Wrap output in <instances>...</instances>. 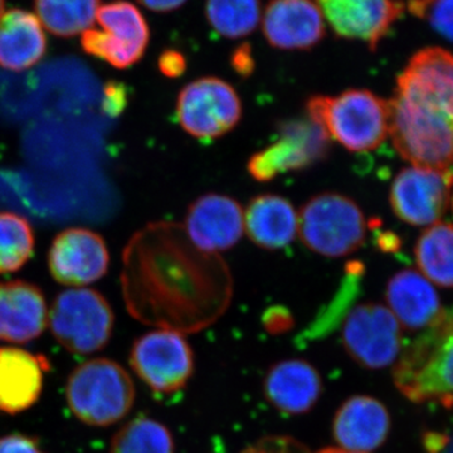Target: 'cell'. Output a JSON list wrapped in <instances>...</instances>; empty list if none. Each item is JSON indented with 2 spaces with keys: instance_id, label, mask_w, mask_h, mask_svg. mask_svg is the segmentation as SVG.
Returning a JSON list of instances; mask_svg holds the SVG:
<instances>
[{
  "instance_id": "41",
  "label": "cell",
  "mask_w": 453,
  "mask_h": 453,
  "mask_svg": "<svg viewBox=\"0 0 453 453\" xmlns=\"http://www.w3.org/2000/svg\"><path fill=\"white\" fill-rule=\"evenodd\" d=\"M4 0H0V17H2V14L4 13Z\"/></svg>"
},
{
  "instance_id": "13",
  "label": "cell",
  "mask_w": 453,
  "mask_h": 453,
  "mask_svg": "<svg viewBox=\"0 0 453 453\" xmlns=\"http://www.w3.org/2000/svg\"><path fill=\"white\" fill-rule=\"evenodd\" d=\"M453 169L408 166L390 188V207L399 219L411 226H429L440 222L449 210Z\"/></svg>"
},
{
  "instance_id": "5",
  "label": "cell",
  "mask_w": 453,
  "mask_h": 453,
  "mask_svg": "<svg viewBox=\"0 0 453 453\" xmlns=\"http://www.w3.org/2000/svg\"><path fill=\"white\" fill-rule=\"evenodd\" d=\"M136 390L129 372L106 357L77 366L65 386L71 412L94 427H109L129 414Z\"/></svg>"
},
{
  "instance_id": "27",
  "label": "cell",
  "mask_w": 453,
  "mask_h": 453,
  "mask_svg": "<svg viewBox=\"0 0 453 453\" xmlns=\"http://www.w3.org/2000/svg\"><path fill=\"white\" fill-rule=\"evenodd\" d=\"M205 17L211 28L229 40L247 37L261 20L259 0H207Z\"/></svg>"
},
{
  "instance_id": "14",
  "label": "cell",
  "mask_w": 453,
  "mask_h": 453,
  "mask_svg": "<svg viewBox=\"0 0 453 453\" xmlns=\"http://www.w3.org/2000/svg\"><path fill=\"white\" fill-rule=\"evenodd\" d=\"M109 265L105 241L89 229H65L50 244V273L61 285L81 288L96 282L106 275Z\"/></svg>"
},
{
  "instance_id": "28",
  "label": "cell",
  "mask_w": 453,
  "mask_h": 453,
  "mask_svg": "<svg viewBox=\"0 0 453 453\" xmlns=\"http://www.w3.org/2000/svg\"><path fill=\"white\" fill-rule=\"evenodd\" d=\"M110 453H175L172 432L148 417L127 422L113 436Z\"/></svg>"
},
{
  "instance_id": "37",
  "label": "cell",
  "mask_w": 453,
  "mask_h": 453,
  "mask_svg": "<svg viewBox=\"0 0 453 453\" xmlns=\"http://www.w3.org/2000/svg\"><path fill=\"white\" fill-rule=\"evenodd\" d=\"M138 2L157 13H170L183 7L188 0H138Z\"/></svg>"
},
{
  "instance_id": "11",
  "label": "cell",
  "mask_w": 453,
  "mask_h": 453,
  "mask_svg": "<svg viewBox=\"0 0 453 453\" xmlns=\"http://www.w3.org/2000/svg\"><path fill=\"white\" fill-rule=\"evenodd\" d=\"M130 365L153 392L172 395L192 378L195 354L183 334L159 329L135 340Z\"/></svg>"
},
{
  "instance_id": "34",
  "label": "cell",
  "mask_w": 453,
  "mask_h": 453,
  "mask_svg": "<svg viewBox=\"0 0 453 453\" xmlns=\"http://www.w3.org/2000/svg\"><path fill=\"white\" fill-rule=\"evenodd\" d=\"M159 70L164 76L169 77V79L180 77L187 70L186 57L178 50H165L159 57Z\"/></svg>"
},
{
  "instance_id": "33",
  "label": "cell",
  "mask_w": 453,
  "mask_h": 453,
  "mask_svg": "<svg viewBox=\"0 0 453 453\" xmlns=\"http://www.w3.org/2000/svg\"><path fill=\"white\" fill-rule=\"evenodd\" d=\"M127 100H129V91L124 83L115 81L107 83L104 109L109 115H120L122 110L127 105Z\"/></svg>"
},
{
  "instance_id": "21",
  "label": "cell",
  "mask_w": 453,
  "mask_h": 453,
  "mask_svg": "<svg viewBox=\"0 0 453 453\" xmlns=\"http://www.w3.org/2000/svg\"><path fill=\"white\" fill-rule=\"evenodd\" d=\"M50 362L19 348H0V411L17 414L40 399Z\"/></svg>"
},
{
  "instance_id": "2",
  "label": "cell",
  "mask_w": 453,
  "mask_h": 453,
  "mask_svg": "<svg viewBox=\"0 0 453 453\" xmlns=\"http://www.w3.org/2000/svg\"><path fill=\"white\" fill-rule=\"evenodd\" d=\"M389 135L414 166L453 169V55L440 47L414 53L388 101Z\"/></svg>"
},
{
  "instance_id": "8",
  "label": "cell",
  "mask_w": 453,
  "mask_h": 453,
  "mask_svg": "<svg viewBox=\"0 0 453 453\" xmlns=\"http://www.w3.org/2000/svg\"><path fill=\"white\" fill-rule=\"evenodd\" d=\"M98 28L82 33L81 46L88 55L125 70L138 64L150 41L144 16L125 0L109 3L97 12Z\"/></svg>"
},
{
  "instance_id": "31",
  "label": "cell",
  "mask_w": 453,
  "mask_h": 453,
  "mask_svg": "<svg viewBox=\"0 0 453 453\" xmlns=\"http://www.w3.org/2000/svg\"><path fill=\"white\" fill-rule=\"evenodd\" d=\"M242 453H303V447L291 438L268 437L256 445L250 446Z\"/></svg>"
},
{
  "instance_id": "26",
  "label": "cell",
  "mask_w": 453,
  "mask_h": 453,
  "mask_svg": "<svg viewBox=\"0 0 453 453\" xmlns=\"http://www.w3.org/2000/svg\"><path fill=\"white\" fill-rule=\"evenodd\" d=\"M101 0H35L41 25L57 35L70 38L82 35L96 22Z\"/></svg>"
},
{
  "instance_id": "20",
  "label": "cell",
  "mask_w": 453,
  "mask_h": 453,
  "mask_svg": "<svg viewBox=\"0 0 453 453\" xmlns=\"http://www.w3.org/2000/svg\"><path fill=\"white\" fill-rule=\"evenodd\" d=\"M47 301L33 283L0 282V340L25 344L46 329Z\"/></svg>"
},
{
  "instance_id": "16",
  "label": "cell",
  "mask_w": 453,
  "mask_h": 453,
  "mask_svg": "<svg viewBox=\"0 0 453 453\" xmlns=\"http://www.w3.org/2000/svg\"><path fill=\"white\" fill-rule=\"evenodd\" d=\"M183 228L196 247L219 255L242 237L244 211L231 196L208 193L189 205Z\"/></svg>"
},
{
  "instance_id": "12",
  "label": "cell",
  "mask_w": 453,
  "mask_h": 453,
  "mask_svg": "<svg viewBox=\"0 0 453 453\" xmlns=\"http://www.w3.org/2000/svg\"><path fill=\"white\" fill-rule=\"evenodd\" d=\"M349 357L366 369L395 365L403 350L401 325L386 306L363 303L351 310L342 329Z\"/></svg>"
},
{
  "instance_id": "40",
  "label": "cell",
  "mask_w": 453,
  "mask_h": 453,
  "mask_svg": "<svg viewBox=\"0 0 453 453\" xmlns=\"http://www.w3.org/2000/svg\"><path fill=\"white\" fill-rule=\"evenodd\" d=\"M315 453H357L347 451V449H340V447H326V449H320Z\"/></svg>"
},
{
  "instance_id": "24",
  "label": "cell",
  "mask_w": 453,
  "mask_h": 453,
  "mask_svg": "<svg viewBox=\"0 0 453 453\" xmlns=\"http://www.w3.org/2000/svg\"><path fill=\"white\" fill-rule=\"evenodd\" d=\"M47 52L43 26L35 14L12 9L0 17V67L22 73L38 64Z\"/></svg>"
},
{
  "instance_id": "30",
  "label": "cell",
  "mask_w": 453,
  "mask_h": 453,
  "mask_svg": "<svg viewBox=\"0 0 453 453\" xmlns=\"http://www.w3.org/2000/svg\"><path fill=\"white\" fill-rule=\"evenodd\" d=\"M408 9L427 20L438 35L453 42V0H408Z\"/></svg>"
},
{
  "instance_id": "25",
  "label": "cell",
  "mask_w": 453,
  "mask_h": 453,
  "mask_svg": "<svg viewBox=\"0 0 453 453\" xmlns=\"http://www.w3.org/2000/svg\"><path fill=\"white\" fill-rule=\"evenodd\" d=\"M417 266L421 275L441 288H453V225L429 226L417 241Z\"/></svg>"
},
{
  "instance_id": "19",
  "label": "cell",
  "mask_w": 453,
  "mask_h": 453,
  "mask_svg": "<svg viewBox=\"0 0 453 453\" xmlns=\"http://www.w3.org/2000/svg\"><path fill=\"white\" fill-rule=\"evenodd\" d=\"M264 393L279 412L300 416L309 413L318 403L323 393V380L306 360H282L268 369Z\"/></svg>"
},
{
  "instance_id": "9",
  "label": "cell",
  "mask_w": 453,
  "mask_h": 453,
  "mask_svg": "<svg viewBox=\"0 0 453 453\" xmlns=\"http://www.w3.org/2000/svg\"><path fill=\"white\" fill-rule=\"evenodd\" d=\"M179 124L196 139H216L237 127L242 103L234 86L219 77L188 83L177 100Z\"/></svg>"
},
{
  "instance_id": "4",
  "label": "cell",
  "mask_w": 453,
  "mask_h": 453,
  "mask_svg": "<svg viewBox=\"0 0 453 453\" xmlns=\"http://www.w3.org/2000/svg\"><path fill=\"white\" fill-rule=\"evenodd\" d=\"M306 112L330 140L351 153L375 150L389 135L388 101L369 89L351 88L338 96H312Z\"/></svg>"
},
{
  "instance_id": "39",
  "label": "cell",
  "mask_w": 453,
  "mask_h": 453,
  "mask_svg": "<svg viewBox=\"0 0 453 453\" xmlns=\"http://www.w3.org/2000/svg\"><path fill=\"white\" fill-rule=\"evenodd\" d=\"M378 244H380L381 251L395 252L401 247V241L393 234H381L378 238Z\"/></svg>"
},
{
  "instance_id": "1",
  "label": "cell",
  "mask_w": 453,
  "mask_h": 453,
  "mask_svg": "<svg viewBox=\"0 0 453 453\" xmlns=\"http://www.w3.org/2000/svg\"><path fill=\"white\" fill-rule=\"evenodd\" d=\"M122 288L130 314L142 323L198 333L228 310L234 280L219 255L196 247L183 226L162 222L130 241Z\"/></svg>"
},
{
  "instance_id": "23",
  "label": "cell",
  "mask_w": 453,
  "mask_h": 453,
  "mask_svg": "<svg viewBox=\"0 0 453 453\" xmlns=\"http://www.w3.org/2000/svg\"><path fill=\"white\" fill-rule=\"evenodd\" d=\"M244 231L261 249H285L299 234V214L283 196L261 195L244 211Z\"/></svg>"
},
{
  "instance_id": "3",
  "label": "cell",
  "mask_w": 453,
  "mask_h": 453,
  "mask_svg": "<svg viewBox=\"0 0 453 453\" xmlns=\"http://www.w3.org/2000/svg\"><path fill=\"white\" fill-rule=\"evenodd\" d=\"M393 368L399 392L414 402L453 403V308L402 350Z\"/></svg>"
},
{
  "instance_id": "29",
  "label": "cell",
  "mask_w": 453,
  "mask_h": 453,
  "mask_svg": "<svg viewBox=\"0 0 453 453\" xmlns=\"http://www.w3.org/2000/svg\"><path fill=\"white\" fill-rule=\"evenodd\" d=\"M35 232L25 217L0 211V275L25 266L35 252Z\"/></svg>"
},
{
  "instance_id": "6",
  "label": "cell",
  "mask_w": 453,
  "mask_h": 453,
  "mask_svg": "<svg viewBox=\"0 0 453 453\" xmlns=\"http://www.w3.org/2000/svg\"><path fill=\"white\" fill-rule=\"evenodd\" d=\"M301 240L325 257H344L365 243L368 223L353 199L326 192L312 196L299 216Z\"/></svg>"
},
{
  "instance_id": "17",
  "label": "cell",
  "mask_w": 453,
  "mask_h": 453,
  "mask_svg": "<svg viewBox=\"0 0 453 453\" xmlns=\"http://www.w3.org/2000/svg\"><path fill=\"white\" fill-rule=\"evenodd\" d=\"M262 31L268 44L281 50H311L326 35L314 0H273L262 18Z\"/></svg>"
},
{
  "instance_id": "18",
  "label": "cell",
  "mask_w": 453,
  "mask_h": 453,
  "mask_svg": "<svg viewBox=\"0 0 453 453\" xmlns=\"http://www.w3.org/2000/svg\"><path fill=\"white\" fill-rule=\"evenodd\" d=\"M390 432V416L386 405L369 395L347 399L333 421V436L340 449L369 453L380 449Z\"/></svg>"
},
{
  "instance_id": "22",
  "label": "cell",
  "mask_w": 453,
  "mask_h": 453,
  "mask_svg": "<svg viewBox=\"0 0 453 453\" xmlns=\"http://www.w3.org/2000/svg\"><path fill=\"white\" fill-rule=\"evenodd\" d=\"M389 311L405 330L425 332L443 314L434 285L413 270L399 271L386 288Z\"/></svg>"
},
{
  "instance_id": "32",
  "label": "cell",
  "mask_w": 453,
  "mask_h": 453,
  "mask_svg": "<svg viewBox=\"0 0 453 453\" xmlns=\"http://www.w3.org/2000/svg\"><path fill=\"white\" fill-rule=\"evenodd\" d=\"M0 453H44L37 440L22 434L0 438Z\"/></svg>"
},
{
  "instance_id": "36",
  "label": "cell",
  "mask_w": 453,
  "mask_h": 453,
  "mask_svg": "<svg viewBox=\"0 0 453 453\" xmlns=\"http://www.w3.org/2000/svg\"><path fill=\"white\" fill-rule=\"evenodd\" d=\"M232 67L235 73L242 77H249L255 70V61H253L252 50L250 44L244 43L238 46L232 53Z\"/></svg>"
},
{
  "instance_id": "15",
  "label": "cell",
  "mask_w": 453,
  "mask_h": 453,
  "mask_svg": "<svg viewBox=\"0 0 453 453\" xmlns=\"http://www.w3.org/2000/svg\"><path fill=\"white\" fill-rule=\"evenodd\" d=\"M324 19L345 40L362 41L372 50L403 13L399 0H316Z\"/></svg>"
},
{
  "instance_id": "35",
  "label": "cell",
  "mask_w": 453,
  "mask_h": 453,
  "mask_svg": "<svg viewBox=\"0 0 453 453\" xmlns=\"http://www.w3.org/2000/svg\"><path fill=\"white\" fill-rule=\"evenodd\" d=\"M426 453H453V434L429 431L423 434Z\"/></svg>"
},
{
  "instance_id": "7",
  "label": "cell",
  "mask_w": 453,
  "mask_h": 453,
  "mask_svg": "<svg viewBox=\"0 0 453 453\" xmlns=\"http://www.w3.org/2000/svg\"><path fill=\"white\" fill-rule=\"evenodd\" d=\"M115 324L109 301L91 288L61 292L50 314V332L59 345L77 356H88L106 347Z\"/></svg>"
},
{
  "instance_id": "10",
  "label": "cell",
  "mask_w": 453,
  "mask_h": 453,
  "mask_svg": "<svg viewBox=\"0 0 453 453\" xmlns=\"http://www.w3.org/2000/svg\"><path fill=\"white\" fill-rule=\"evenodd\" d=\"M330 140L323 127L305 119L283 121L279 127V139L247 163L250 175L259 183H267L277 175L300 172L323 162L330 150Z\"/></svg>"
},
{
  "instance_id": "38",
  "label": "cell",
  "mask_w": 453,
  "mask_h": 453,
  "mask_svg": "<svg viewBox=\"0 0 453 453\" xmlns=\"http://www.w3.org/2000/svg\"><path fill=\"white\" fill-rule=\"evenodd\" d=\"M267 315L268 319L266 320V324L270 325V330H273V332H275V330L285 329V325L286 326H290V315H288V312H282V309H280L279 311H277V316H279L277 319L273 318L270 314Z\"/></svg>"
},
{
  "instance_id": "42",
  "label": "cell",
  "mask_w": 453,
  "mask_h": 453,
  "mask_svg": "<svg viewBox=\"0 0 453 453\" xmlns=\"http://www.w3.org/2000/svg\"><path fill=\"white\" fill-rule=\"evenodd\" d=\"M452 208H453V196H452Z\"/></svg>"
}]
</instances>
